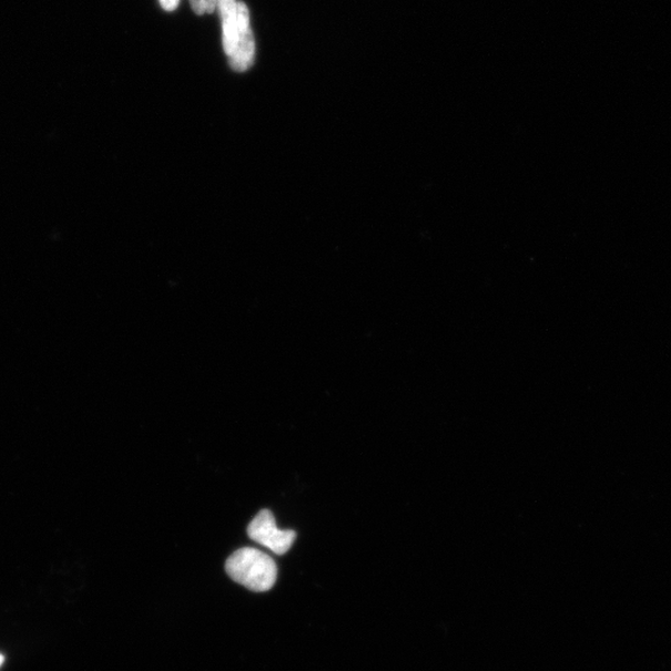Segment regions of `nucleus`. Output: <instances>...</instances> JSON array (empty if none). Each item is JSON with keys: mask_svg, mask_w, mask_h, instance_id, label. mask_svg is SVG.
<instances>
[{"mask_svg": "<svg viewBox=\"0 0 671 671\" xmlns=\"http://www.w3.org/2000/svg\"><path fill=\"white\" fill-rule=\"evenodd\" d=\"M4 660H6L4 655L0 654V667H2L4 664Z\"/></svg>", "mask_w": 671, "mask_h": 671, "instance_id": "nucleus-7", "label": "nucleus"}, {"mask_svg": "<svg viewBox=\"0 0 671 671\" xmlns=\"http://www.w3.org/2000/svg\"><path fill=\"white\" fill-rule=\"evenodd\" d=\"M218 7L223 22V48L230 58L237 33V3L236 0H218Z\"/></svg>", "mask_w": 671, "mask_h": 671, "instance_id": "nucleus-4", "label": "nucleus"}, {"mask_svg": "<svg viewBox=\"0 0 671 671\" xmlns=\"http://www.w3.org/2000/svg\"><path fill=\"white\" fill-rule=\"evenodd\" d=\"M251 539L276 555H284L292 549L296 540V532L277 529L272 511L262 510L247 528Z\"/></svg>", "mask_w": 671, "mask_h": 671, "instance_id": "nucleus-2", "label": "nucleus"}, {"mask_svg": "<svg viewBox=\"0 0 671 671\" xmlns=\"http://www.w3.org/2000/svg\"><path fill=\"white\" fill-rule=\"evenodd\" d=\"M255 58V40L251 28L250 9L243 3H237V33L230 64L234 71L244 72L250 70Z\"/></svg>", "mask_w": 671, "mask_h": 671, "instance_id": "nucleus-3", "label": "nucleus"}, {"mask_svg": "<svg viewBox=\"0 0 671 671\" xmlns=\"http://www.w3.org/2000/svg\"><path fill=\"white\" fill-rule=\"evenodd\" d=\"M160 2L164 10H167V12H173V10L177 9L180 6L181 0H160Z\"/></svg>", "mask_w": 671, "mask_h": 671, "instance_id": "nucleus-6", "label": "nucleus"}, {"mask_svg": "<svg viewBox=\"0 0 671 671\" xmlns=\"http://www.w3.org/2000/svg\"><path fill=\"white\" fill-rule=\"evenodd\" d=\"M225 570L233 581L254 592L272 590L277 580L275 561L253 547L235 551L226 561Z\"/></svg>", "mask_w": 671, "mask_h": 671, "instance_id": "nucleus-1", "label": "nucleus"}, {"mask_svg": "<svg viewBox=\"0 0 671 671\" xmlns=\"http://www.w3.org/2000/svg\"><path fill=\"white\" fill-rule=\"evenodd\" d=\"M191 6L195 14L203 16L213 13L218 0H191Z\"/></svg>", "mask_w": 671, "mask_h": 671, "instance_id": "nucleus-5", "label": "nucleus"}]
</instances>
